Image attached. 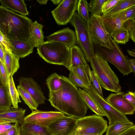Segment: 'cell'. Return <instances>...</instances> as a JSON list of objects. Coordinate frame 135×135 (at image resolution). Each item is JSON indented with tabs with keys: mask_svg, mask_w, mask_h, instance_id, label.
Wrapping results in <instances>:
<instances>
[{
	"mask_svg": "<svg viewBox=\"0 0 135 135\" xmlns=\"http://www.w3.org/2000/svg\"><path fill=\"white\" fill-rule=\"evenodd\" d=\"M10 40L13 45L12 53L19 58L24 57L32 52L34 47L28 40Z\"/></svg>",
	"mask_w": 135,
	"mask_h": 135,
	"instance_id": "obj_18",
	"label": "cell"
},
{
	"mask_svg": "<svg viewBox=\"0 0 135 135\" xmlns=\"http://www.w3.org/2000/svg\"><path fill=\"white\" fill-rule=\"evenodd\" d=\"M88 3L86 0H79L77 10L78 13L81 18L89 25V17L88 8Z\"/></svg>",
	"mask_w": 135,
	"mask_h": 135,
	"instance_id": "obj_33",
	"label": "cell"
},
{
	"mask_svg": "<svg viewBox=\"0 0 135 135\" xmlns=\"http://www.w3.org/2000/svg\"><path fill=\"white\" fill-rule=\"evenodd\" d=\"M0 44L2 45L6 51L12 52L13 45L10 40L0 31Z\"/></svg>",
	"mask_w": 135,
	"mask_h": 135,
	"instance_id": "obj_39",
	"label": "cell"
},
{
	"mask_svg": "<svg viewBox=\"0 0 135 135\" xmlns=\"http://www.w3.org/2000/svg\"><path fill=\"white\" fill-rule=\"evenodd\" d=\"M2 6L14 12L19 13L26 16L29 13L26 5L23 0H0Z\"/></svg>",
	"mask_w": 135,
	"mask_h": 135,
	"instance_id": "obj_21",
	"label": "cell"
},
{
	"mask_svg": "<svg viewBox=\"0 0 135 135\" xmlns=\"http://www.w3.org/2000/svg\"><path fill=\"white\" fill-rule=\"evenodd\" d=\"M70 135H76V134H74V133H71V134Z\"/></svg>",
	"mask_w": 135,
	"mask_h": 135,
	"instance_id": "obj_52",
	"label": "cell"
},
{
	"mask_svg": "<svg viewBox=\"0 0 135 135\" xmlns=\"http://www.w3.org/2000/svg\"><path fill=\"white\" fill-rule=\"evenodd\" d=\"M129 60L132 72L134 73L135 76V59H131Z\"/></svg>",
	"mask_w": 135,
	"mask_h": 135,
	"instance_id": "obj_47",
	"label": "cell"
},
{
	"mask_svg": "<svg viewBox=\"0 0 135 135\" xmlns=\"http://www.w3.org/2000/svg\"><path fill=\"white\" fill-rule=\"evenodd\" d=\"M20 126L15 123V126L4 133L0 135H20Z\"/></svg>",
	"mask_w": 135,
	"mask_h": 135,
	"instance_id": "obj_42",
	"label": "cell"
},
{
	"mask_svg": "<svg viewBox=\"0 0 135 135\" xmlns=\"http://www.w3.org/2000/svg\"><path fill=\"white\" fill-rule=\"evenodd\" d=\"M106 0H91L90 3H88L89 11L91 13V14L102 16V7Z\"/></svg>",
	"mask_w": 135,
	"mask_h": 135,
	"instance_id": "obj_32",
	"label": "cell"
},
{
	"mask_svg": "<svg viewBox=\"0 0 135 135\" xmlns=\"http://www.w3.org/2000/svg\"><path fill=\"white\" fill-rule=\"evenodd\" d=\"M124 27L129 32V37L135 43V20L133 19L124 22Z\"/></svg>",
	"mask_w": 135,
	"mask_h": 135,
	"instance_id": "obj_37",
	"label": "cell"
},
{
	"mask_svg": "<svg viewBox=\"0 0 135 135\" xmlns=\"http://www.w3.org/2000/svg\"><path fill=\"white\" fill-rule=\"evenodd\" d=\"M46 84L49 91L58 90L63 84L62 75L60 76L56 73L52 74L46 79Z\"/></svg>",
	"mask_w": 135,
	"mask_h": 135,
	"instance_id": "obj_29",
	"label": "cell"
},
{
	"mask_svg": "<svg viewBox=\"0 0 135 135\" xmlns=\"http://www.w3.org/2000/svg\"><path fill=\"white\" fill-rule=\"evenodd\" d=\"M102 17L104 26L110 36L124 28V23L118 16L112 15Z\"/></svg>",
	"mask_w": 135,
	"mask_h": 135,
	"instance_id": "obj_20",
	"label": "cell"
},
{
	"mask_svg": "<svg viewBox=\"0 0 135 135\" xmlns=\"http://www.w3.org/2000/svg\"><path fill=\"white\" fill-rule=\"evenodd\" d=\"M109 38L111 49L93 44L94 52L114 65L123 75H128L133 72L129 60L110 35Z\"/></svg>",
	"mask_w": 135,
	"mask_h": 135,
	"instance_id": "obj_4",
	"label": "cell"
},
{
	"mask_svg": "<svg viewBox=\"0 0 135 135\" xmlns=\"http://www.w3.org/2000/svg\"><path fill=\"white\" fill-rule=\"evenodd\" d=\"M124 92L119 91L111 93L106 99V101L117 110L125 115H132L135 108L124 97Z\"/></svg>",
	"mask_w": 135,
	"mask_h": 135,
	"instance_id": "obj_13",
	"label": "cell"
},
{
	"mask_svg": "<svg viewBox=\"0 0 135 135\" xmlns=\"http://www.w3.org/2000/svg\"><path fill=\"white\" fill-rule=\"evenodd\" d=\"M91 82L97 93L101 97H103L101 84L93 70L91 71Z\"/></svg>",
	"mask_w": 135,
	"mask_h": 135,
	"instance_id": "obj_40",
	"label": "cell"
},
{
	"mask_svg": "<svg viewBox=\"0 0 135 135\" xmlns=\"http://www.w3.org/2000/svg\"><path fill=\"white\" fill-rule=\"evenodd\" d=\"M6 49L1 45L0 44V61L5 65V54Z\"/></svg>",
	"mask_w": 135,
	"mask_h": 135,
	"instance_id": "obj_46",
	"label": "cell"
},
{
	"mask_svg": "<svg viewBox=\"0 0 135 135\" xmlns=\"http://www.w3.org/2000/svg\"><path fill=\"white\" fill-rule=\"evenodd\" d=\"M85 90L94 99L108 118L109 124L130 122L126 115L119 112L110 104L97 93L91 84Z\"/></svg>",
	"mask_w": 135,
	"mask_h": 135,
	"instance_id": "obj_9",
	"label": "cell"
},
{
	"mask_svg": "<svg viewBox=\"0 0 135 135\" xmlns=\"http://www.w3.org/2000/svg\"><path fill=\"white\" fill-rule=\"evenodd\" d=\"M17 89L20 95L25 103L32 111L37 110L38 104L35 101L32 96L25 90L18 85Z\"/></svg>",
	"mask_w": 135,
	"mask_h": 135,
	"instance_id": "obj_30",
	"label": "cell"
},
{
	"mask_svg": "<svg viewBox=\"0 0 135 135\" xmlns=\"http://www.w3.org/2000/svg\"><path fill=\"white\" fill-rule=\"evenodd\" d=\"M25 109L21 108L10 107L0 110V119L5 120L11 123H15L21 125L24 122Z\"/></svg>",
	"mask_w": 135,
	"mask_h": 135,
	"instance_id": "obj_16",
	"label": "cell"
},
{
	"mask_svg": "<svg viewBox=\"0 0 135 135\" xmlns=\"http://www.w3.org/2000/svg\"><path fill=\"white\" fill-rule=\"evenodd\" d=\"M18 85L27 91L38 104L45 103V98L40 86L32 78L21 77Z\"/></svg>",
	"mask_w": 135,
	"mask_h": 135,
	"instance_id": "obj_14",
	"label": "cell"
},
{
	"mask_svg": "<svg viewBox=\"0 0 135 135\" xmlns=\"http://www.w3.org/2000/svg\"><path fill=\"white\" fill-rule=\"evenodd\" d=\"M120 0H106L102 9V15L114 7Z\"/></svg>",
	"mask_w": 135,
	"mask_h": 135,
	"instance_id": "obj_41",
	"label": "cell"
},
{
	"mask_svg": "<svg viewBox=\"0 0 135 135\" xmlns=\"http://www.w3.org/2000/svg\"><path fill=\"white\" fill-rule=\"evenodd\" d=\"M68 79L69 81L76 87H80L84 90L88 88L89 86L71 71H70Z\"/></svg>",
	"mask_w": 135,
	"mask_h": 135,
	"instance_id": "obj_36",
	"label": "cell"
},
{
	"mask_svg": "<svg viewBox=\"0 0 135 135\" xmlns=\"http://www.w3.org/2000/svg\"><path fill=\"white\" fill-rule=\"evenodd\" d=\"M47 0H37V1L41 4H47Z\"/></svg>",
	"mask_w": 135,
	"mask_h": 135,
	"instance_id": "obj_48",
	"label": "cell"
},
{
	"mask_svg": "<svg viewBox=\"0 0 135 135\" xmlns=\"http://www.w3.org/2000/svg\"><path fill=\"white\" fill-rule=\"evenodd\" d=\"M102 16L91 14L88 26L89 32L94 44L111 49L109 35L104 24Z\"/></svg>",
	"mask_w": 135,
	"mask_h": 135,
	"instance_id": "obj_8",
	"label": "cell"
},
{
	"mask_svg": "<svg viewBox=\"0 0 135 135\" xmlns=\"http://www.w3.org/2000/svg\"><path fill=\"white\" fill-rule=\"evenodd\" d=\"M78 89L82 99L88 107L98 115L106 116L97 103L86 91L79 87Z\"/></svg>",
	"mask_w": 135,
	"mask_h": 135,
	"instance_id": "obj_22",
	"label": "cell"
},
{
	"mask_svg": "<svg viewBox=\"0 0 135 135\" xmlns=\"http://www.w3.org/2000/svg\"><path fill=\"white\" fill-rule=\"evenodd\" d=\"M8 86L13 106L18 108V103L21 102V101L20 98L18 91L15 86L12 76H9Z\"/></svg>",
	"mask_w": 135,
	"mask_h": 135,
	"instance_id": "obj_31",
	"label": "cell"
},
{
	"mask_svg": "<svg viewBox=\"0 0 135 135\" xmlns=\"http://www.w3.org/2000/svg\"><path fill=\"white\" fill-rule=\"evenodd\" d=\"M48 41L61 43L70 47L75 45L76 40L75 32L69 28L59 30L46 37Z\"/></svg>",
	"mask_w": 135,
	"mask_h": 135,
	"instance_id": "obj_15",
	"label": "cell"
},
{
	"mask_svg": "<svg viewBox=\"0 0 135 135\" xmlns=\"http://www.w3.org/2000/svg\"><path fill=\"white\" fill-rule=\"evenodd\" d=\"M20 135H50L46 128L24 122L20 126Z\"/></svg>",
	"mask_w": 135,
	"mask_h": 135,
	"instance_id": "obj_23",
	"label": "cell"
},
{
	"mask_svg": "<svg viewBox=\"0 0 135 135\" xmlns=\"http://www.w3.org/2000/svg\"><path fill=\"white\" fill-rule=\"evenodd\" d=\"M87 64L85 55L80 47L76 45L71 46L69 59L64 66L70 71L74 67Z\"/></svg>",
	"mask_w": 135,
	"mask_h": 135,
	"instance_id": "obj_17",
	"label": "cell"
},
{
	"mask_svg": "<svg viewBox=\"0 0 135 135\" xmlns=\"http://www.w3.org/2000/svg\"><path fill=\"white\" fill-rule=\"evenodd\" d=\"M127 52L130 56L135 57V52L131 51L129 49H128L127 50Z\"/></svg>",
	"mask_w": 135,
	"mask_h": 135,
	"instance_id": "obj_50",
	"label": "cell"
},
{
	"mask_svg": "<svg viewBox=\"0 0 135 135\" xmlns=\"http://www.w3.org/2000/svg\"><path fill=\"white\" fill-rule=\"evenodd\" d=\"M19 59L12 52L6 50L4 58L5 65L9 76H13L19 68Z\"/></svg>",
	"mask_w": 135,
	"mask_h": 135,
	"instance_id": "obj_24",
	"label": "cell"
},
{
	"mask_svg": "<svg viewBox=\"0 0 135 135\" xmlns=\"http://www.w3.org/2000/svg\"><path fill=\"white\" fill-rule=\"evenodd\" d=\"M71 47L61 43L48 41L37 47V52L47 62L64 66L69 59Z\"/></svg>",
	"mask_w": 135,
	"mask_h": 135,
	"instance_id": "obj_5",
	"label": "cell"
},
{
	"mask_svg": "<svg viewBox=\"0 0 135 135\" xmlns=\"http://www.w3.org/2000/svg\"><path fill=\"white\" fill-rule=\"evenodd\" d=\"M62 77V86L56 91H49V101L52 106L68 116L77 119L85 117L88 107L79 89L68 78Z\"/></svg>",
	"mask_w": 135,
	"mask_h": 135,
	"instance_id": "obj_1",
	"label": "cell"
},
{
	"mask_svg": "<svg viewBox=\"0 0 135 135\" xmlns=\"http://www.w3.org/2000/svg\"><path fill=\"white\" fill-rule=\"evenodd\" d=\"M70 71H73L88 86H89L91 84V71L88 64L74 67Z\"/></svg>",
	"mask_w": 135,
	"mask_h": 135,
	"instance_id": "obj_25",
	"label": "cell"
},
{
	"mask_svg": "<svg viewBox=\"0 0 135 135\" xmlns=\"http://www.w3.org/2000/svg\"><path fill=\"white\" fill-rule=\"evenodd\" d=\"M32 20L2 6H0V31L11 40H28Z\"/></svg>",
	"mask_w": 135,
	"mask_h": 135,
	"instance_id": "obj_2",
	"label": "cell"
},
{
	"mask_svg": "<svg viewBox=\"0 0 135 135\" xmlns=\"http://www.w3.org/2000/svg\"><path fill=\"white\" fill-rule=\"evenodd\" d=\"M43 27V25L38 23L36 21L31 24L28 40L34 47H37L44 42Z\"/></svg>",
	"mask_w": 135,
	"mask_h": 135,
	"instance_id": "obj_19",
	"label": "cell"
},
{
	"mask_svg": "<svg viewBox=\"0 0 135 135\" xmlns=\"http://www.w3.org/2000/svg\"><path fill=\"white\" fill-rule=\"evenodd\" d=\"M70 22L75 28L77 44L84 53L86 60L90 62L95 53L87 23L76 12Z\"/></svg>",
	"mask_w": 135,
	"mask_h": 135,
	"instance_id": "obj_6",
	"label": "cell"
},
{
	"mask_svg": "<svg viewBox=\"0 0 135 135\" xmlns=\"http://www.w3.org/2000/svg\"><path fill=\"white\" fill-rule=\"evenodd\" d=\"M110 36L117 44H122L128 42L129 38V32L124 28Z\"/></svg>",
	"mask_w": 135,
	"mask_h": 135,
	"instance_id": "obj_35",
	"label": "cell"
},
{
	"mask_svg": "<svg viewBox=\"0 0 135 135\" xmlns=\"http://www.w3.org/2000/svg\"><path fill=\"white\" fill-rule=\"evenodd\" d=\"M79 135H97L91 134H80Z\"/></svg>",
	"mask_w": 135,
	"mask_h": 135,
	"instance_id": "obj_51",
	"label": "cell"
},
{
	"mask_svg": "<svg viewBox=\"0 0 135 135\" xmlns=\"http://www.w3.org/2000/svg\"><path fill=\"white\" fill-rule=\"evenodd\" d=\"M77 120V119L65 116L46 128L50 135H70L75 129Z\"/></svg>",
	"mask_w": 135,
	"mask_h": 135,
	"instance_id": "obj_12",
	"label": "cell"
},
{
	"mask_svg": "<svg viewBox=\"0 0 135 135\" xmlns=\"http://www.w3.org/2000/svg\"><path fill=\"white\" fill-rule=\"evenodd\" d=\"M9 77L5 65L0 61V83L8 85Z\"/></svg>",
	"mask_w": 135,
	"mask_h": 135,
	"instance_id": "obj_38",
	"label": "cell"
},
{
	"mask_svg": "<svg viewBox=\"0 0 135 135\" xmlns=\"http://www.w3.org/2000/svg\"><path fill=\"white\" fill-rule=\"evenodd\" d=\"M108 127L107 121L102 116L94 114L77 119L76 127L72 133L76 135L83 134L102 135Z\"/></svg>",
	"mask_w": 135,
	"mask_h": 135,
	"instance_id": "obj_7",
	"label": "cell"
},
{
	"mask_svg": "<svg viewBox=\"0 0 135 135\" xmlns=\"http://www.w3.org/2000/svg\"><path fill=\"white\" fill-rule=\"evenodd\" d=\"M124 97L135 108V92L129 91L125 94Z\"/></svg>",
	"mask_w": 135,
	"mask_h": 135,
	"instance_id": "obj_43",
	"label": "cell"
},
{
	"mask_svg": "<svg viewBox=\"0 0 135 135\" xmlns=\"http://www.w3.org/2000/svg\"><path fill=\"white\" fill-rule=\"evenodd\" d=\"M113 15L118 17L124 23L128 20L134 19L135 5L129 7Z\"/></svg>",
	"mask_w": 135,
	"mask_h": 135,
	"instance_id": "obj_34",
	"label": "cell"
},
{
	"mask_svg": "<svg viewBox=\"0 0 135 135\" xmlns=\"http://www.w3.org/2000/svg\"><path fill=\"white\" fill-rule=\"evenodd\" d=\"M62 1L63 0H51V1L54 4L59 5Z\"/></svg>",
	"mask_w": 135,
	"mask_h": 135,
	"instance_id": "obj_49",
	"label": "cell"
},
{
	"mask_svg": "<svg viewBox=\"0 0 135 135\" xmlns=\"http://www.w3.org/2000/svg\"><path fill=\"white\" fill-rule=\"evenodd\" d=\"M135 5V0H120L113 8L102 15V17L112 15Z\"/></svg>",
	"mask_w": 135,
	"mask_h": 135,
	"instance_id": "obj_28",
	"label": "cell"
},
{
	"mask_svg": "<svg viewBox=\"0 0 135 135\" xmlns=\"http://www.w3.org/2000/svg\"><path fill=\"white\" fill-rule=\"evenodd\" d=\"M11 123L0 124V135L2 134L13 127L15 125Z\"/></svg>",
	"mask_w": 135,
	"mask_h": 135,
	"instance_id": "obj_44",
	"label": "cell"
},
{
	"mask_svg": "<svg viewBox=\"0 0 135 135\" xmlns=\"http://www.w3.org/2000/svg\"><path fill=\"white\" fill-rule=\"evenodd\" d=\"M133 51H134V52H135V49H133Z\"/></svg>",
	"mask_w": 135,
	"mask_h": 135,
	"instance_id": "obj_53",
	"label": "cell"
},
{
	"mask_svg": "<svg viewBox=\"0 0 135 135\" xmlns=\"http://www.w3.org/2000/svg\"><path fill=\"white\" fill-rule=\"evenodd\" d=\"M119 135H135V124Z\"/></svg>",
	"mask_w": 135,
	"mask_h": 135,
	"instance_id": "obj_45",
	"label": "cell"
},
{
	"mask_svg": "<svg viewBox=\"0 0 135 135\" xmlns=\"http://www.w3.org/2000/svg\"><path fill=\"white\" fill-rule=\"evenodd\" d=\"M65 116L60 111H44L35 110L25 117L24 122L46 128Z\"/></svg>",
	"mask_w": 135,
	"mask_h": 135,
	"instance_id": "obj_10",
	"label": "cell"
},
{
	"mask_svg": "<svg viewBox=\"0 0 135 135\" xmlns=\"http://www.w3.org/2000/svg\"><path fill=\"white\" fill-rule=\"evenodd\" d=\"M12 102L9 94L8 85H0V110L11 107Z\"/></svg>",
	"mask_w": 135,
	"mask_h": 135,
	"instance_id": "obj_27",
	"label": "cell"
},
{
	"mask_svg": "<svg viewBox=\"0 0 135 135\" xmlns=\"http://www.w3.org/2000/svg\"><path fill=\"white\" fill-rule=\"evenodd\" d=\"M79 0H63L51 12L57 24L65 25L70 21L77 10Z\"/></svg>",
	"mask_w": 135,
	"mask_h": 135,
	"instance_id": "obj_11",
	"label": "cell"
},
{
	"mask_svg": "<svg viewBox=\"0 0 135 135\" xmlns=\"http://www.w3.org/2000/svg\"><path fill=\"white\" fill-rule=\"evenodd\" d=\"M90 62L93 70L104 89L115 93L120 91L121 87L118 79L107 61L95 53Z\"/></svg>",
	"mask_w": 135,
	"mask_h": 135,
	"instance_id": "obj_3",
	"label": "cell"
},
{
	"mask_svg": "<svg viewBox=\"0 0 135 135\" xmlns=\"http://www.w3.org/2000/svg\"><path fill=\"white\" fill-rule=\"evenodd\" d=\"M131 122H119L109 125L105 135H119L125 132L133 125Z\"/></svg>",
	"mask_w": 135,
	"mask_h": 135,
	"instance_id": "obj_26",
	"label": "cell"
}]
</instances>
